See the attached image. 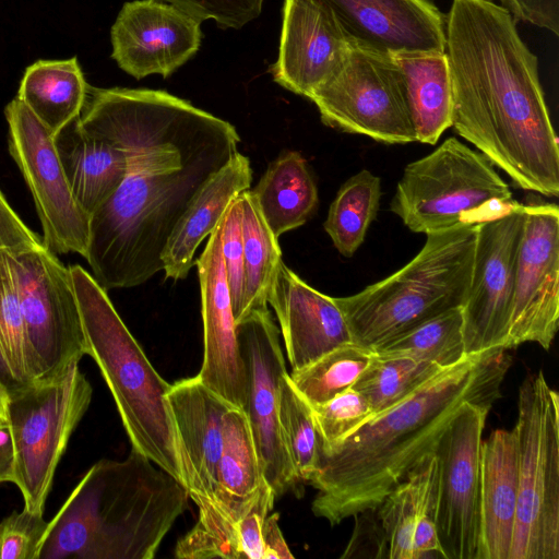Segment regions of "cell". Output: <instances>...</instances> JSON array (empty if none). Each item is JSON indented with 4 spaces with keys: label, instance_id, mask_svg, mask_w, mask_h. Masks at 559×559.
Segmentation results:
<instances>
[{
    "label": "cell",
    "instance_id": "1",
    "mask_svg": "<svg viewBox=\"0 0 559 559\" xmlns=\"http://www.w3.org/2000/svg\"><path fill=\"white\" fill-rule=\"evenodd\" d=\"M81 128L126 152L116 192L90 217L85 259L107 292L147 282L176 225L238 152L235 127L166 91L88 85Z\"/></svg>",
    "mask_w": 559,
    "mask_h": 559
},
{
    "label": "cell",
    "instance_id": "2",
    "mask_svg": "<svg viewBox=\"0 0 559 559\" xmlns=\"http://www.w3.org/2000/svg\"><path fill=\"white\" fill-rule=\"evenodd\" d=\"M493 0H453L445 16L452 123L523 190L559 194V143L536 56Z\"/></svg>",
    "mask_w": 559,
    "mask_h": 559
},
{
    "label": "cell",
    "instance_id": "3",
    "mask_svg": "<svg viewBox=\"0 0 559 559\" xmlns=\"http://www.w3.org/2000/svg\"><path fill=\"white\" fill-rule=\"evenodd\" d=\"M511 362L503 347L466 354L337 444L320 449L318 469L307 481L318 490L313 514L335 526L377 509L423 457L435 452L464 404L493 405Z\"/></svg>",
    "mask_w": 559,
    "mask_h": 559
},
{
    "label": "cell",
    "instance_id": "4",
    "mask_svg": "<svg viewBox=\"0 0 559 559\" xmlns=\"http://www.w3.org/2000/svg\"><path fill=\"white\" fill-rule=\"evenodd\" d=\"M187 488L131 450L82 476L50 522L39 559H153L189 508Z\"/></svg>",
    "mask_w": 559,
    "mask_h": 559
},
{
    "label": "cell",
    "instance_id": "5",
    "mask_svg": "<svg viewBox=\"0 0 559 559\" xmlns=\"http://www.w3.org/2000/svg\"><path fill=\"white\" fill-rule=\"evenodd\" d=\"M86 342L110 390L132 449L185 486L167 401L170 384L155 370L114 308L106 290L81 265L69 267Z\"/></svg>",
    "mask_w": 559,
    "mask_h": 559
},
{
    "label": "cell",
    "instance_id": "6",
    "mask_svg": "<svg viewBox=\"0 0 559 559\" xmlns=\"http://www.w3.org/2000/svg\"><path fill=\"white\" fill-rule=\"evenodd\" d=\"M477 224L426 235L402 269L359 293L335 298L353 343L372 350L440 313L464 305L473 270Z\"/></svg>",
    "mask_w": 559,
    "mask_h": 559
},
{
    "label": "cell",
    "instance_id": "7",
    "mask_svg": "<svg viewBox=\"0 0 559 559\" xmlns=\"http://www.w3.org/2000/svg\"><path fill=\"white\" fill-rule=\"evenodd\" d=\"M514 202L492 163L451 136L404 168L390 210L408 229L427 235L493 218Z\"/></svg>",
    "mask_w": 559,
    "mask_h": 559
},
{
    "label": "cell",
    "instance_id": "8",
    "mask_svg": "<svg viewBox=\"0 0 559 559\" xmlns=\"http://www.w3.org/2000/svg\"><path fill=\"white\" fill-rule=\"evenodd\" d=\"M518 506L509 559H559V395L538 370L519 388Z\"/></svg>",
    "mask_w": 559,
    "mask_h": 559
},
{
    "label": "cell",
    "instance_id": "9",
    "mask_svg": "<svg viewBox=\"0 0 559 559\" xmlns=\"http://www.w3.org/2000/svg\"><path fill=\"white\" fill-rule=\"evenodd\" d=\"M92 395L79 362L51 380L7 391L5 415L15 445L14 484L28 511L44 513L57 466Z\"/></svg>",
    "mask_w": 559,
    "mask_h": 559
},
{
    "label": "cell",
    "instance_id": "10",
    "mask_svg": "<svg viewBox=\"0 0 559 559\" xmlns=\"http://www.w3.org/2000/svg\"><path fill=\"white\" fill-rule=\"evenodd\" d=\"M19 294L35 381L63 373L86 355L70 269L44 246L7 253Z\"/></svg>",
    "mask_w": 559,
    "mask_h": 559
},
{
    "label": "cell",
    "instance_id": "11",
    "mask_svg": "<svg viewBox=\"0 0 559 559\" xmlns=\"http://www.w3.org/2000/svg\"><path fill=\"white\" fill-rule=\"evenodd\" d=\"M309 99L330 128L388 144L417 141L393 56L352 47Z\"/></svg>",
    "mask_w": 559,
    "mask_h": 559
},
{
    "label": "cell",
    "instance_id": "12",
    "mask_svg": "<svg viewBox=\"0 0 559 559\" xmlns=\"http://www.w3.org/2000/svg\"><path fill=\"white\" fill-rule=\"evenodd\" d=\"M4 116L9 152L32 193L45 247L55 254L85 257L90 215L73 198L52 135L17 97L7 105Z\"/></svg>",
    "mask_w": 559,
    "mask_h": 559
},
{
    "label": "cell",
    "instance_id": "13",
    "mask_svg": "<svg viewBox=\"0 0 559 559\" xmlns=\"http://www.w3.org/2000/svg\"><path fill=\"white\" fill-rule=\"evenodd\" d=\"M524 222L525 205L515 201L502 214L477 224L471 283L461 308L465 354L507 349Z\"/></svg>",
    "mask_w": 559,
    "mask_h": 559
},
{
    "label": "cell",
    "instance_id": "14",
    "mask_svg": "<svg viewBox=\"0 0 559 559\" xmlns=\"http://www.w3.org/2000/svg\"><path fill=\"white\" fill-rule=\"evenodd\" d=\"M247 376V415L261 469L275 498L295 490L297 478L287 454L280 421L281 379L287 372L280 332L267 307L255 309L236 324Z\"/></svg>",
    "mask_w": 559,
    "mask_h": 559
},
{
    "label": "cell",
    "instance_id": "15",
    "mask_svg": "<svg viewBox=\"0 0 559 559\" xmlns=\"http://www.w3.org/2000/svg\"><path fill=\"white\" fill-rule=\"evenodd\" d=\"M491 407L464 404L435 450L439 461L437 534L444 559H476L480 448Z\"/></svg>",
    "mask_w": 559,
    "mask_h": 559
},
{
    "label": "cell",
    "instance_id": "16",
    "mask_svg": "<svg viewBox=\"0 0 559 559\" xmlns=\"http://www.w3.org/2000/svg\"><path fill=\"white\" fill-rule=\"evenodd\" d=\"M559 324V209L525 204L507 349L534 342L548 350Z\"/></svg>",
    "mask_w": 559,
    "mask_h": 559
},
{
    "label": "cell",
    "instance_id": "17",
    "mask_svg": "<svg viewBox=\"0 0 559 559\" xmlns=\"http://www.w3.org/2000/svg\"><path fill=\"white\" fill-rule=\"evenodd\" d=\"M201 23L158 0L124 2L110 28L111 58L136 80L167 79L199 51Z\"/></svg>",
    "mask_w": 559,
    "mask_h": 559
},
{
    "label": "cell",
    "instance_id": "18",
    "mask_svg": "<svg viewBox=\"0 0 559 559\" xmlns=\"http://www.w3.org/2000/svg\"><path fill=\"white\" fill-rule=\"evenodd\" d=\"M354 48L394 56L445 51V16L430 0H312Z\"/></svg>",
    "mask_w": 559,
    "mask_h": 559
},
{
    "label": "cell",
    "instance_id": "19",
    "mask_svg": "<svg viewBox=\"0 0 559 559\" xmlns=\"http://www.w3.org/2000/svg\"><path fill=\"white\" fill-rule=\"evenodd\" d=\"M194 264L199 272L203 321V361L197 376L230 405L245 409L247 376L222 253V218Z\"/></svg>",
    "mask_w": 559,
    "mask_h": 559
},
{
    "label": "cell",
    "instance_id": "20",
    "mask_svg": "<svg viewBox=\"0 0 559 559\" xmlns=\"http://www.w3.org/2000/svg\"><path fill=\"white\" fill-rule=\"evenodd\" d=\"M352 46L332 17L312 0H284L275 83L309 98L341 66Z\"/></svg>",
    "mask_w": 559,
    "mask_h": 559
},
{
    "label": "cell",
    "instance_id": "21",
    "mask_svg": "<svg viewBox=\"0 0 559 559\" xmlns=\"http://www.w3.org/2000/svg\"><path fill=\"white\" fill-rule=\"evenodd\" d=\"M266 301L275 311L293 371L353 343L335 298L308 285L284 261L276 270Z\"/></svg>",
    "mask_w": 559,
    "mask_h": 559
},
{
    "label": "cell",
    "instance_id": "22",
    "mask_svg": "<svg viewBox=\"0 0 559 559\" xmlns=\"http://www.w3.org/2000/svg\"><path fill=\"white\" fill-rule=\"evenodd\" d=\"M190 499L198 503L214 496L223 448L224 417L231 407L198 376L170 384L167 393Z\"/></svg>",
    "mask_w": 559,
    "mask_h": 559
},
{
    "label": "cell",
    "instance_id": "23",
    "mask_svg": "<svg viewBox=\"0 0 559 559\" xmlns=\"http://www.w3.org/2000/svg\"><path fill=\"white\" fill-rule=\"evenodd\" d=\"M276 498L264 480L250 497L222 502L214 498L195 503L199 518L177 543L180 559H263L264 520Z\"/></svg>",
    "mask_w": 559,
    "mask_h": 559
},
{
    "label": "cell",
    "instance_id": "24",
    "mask_svg": "<svg viewBox=\"0 0 559 559\" xmlns=\"http://www.w3.org/2000/svg\"><path fill=\"white\" fill-rule=\"evenodd\" d=\"M438 500L439 461L433 452L377 508L388 539V559H444L437 534Z\"/></svg>",
    "mask_w": 559,
    "mask_h": 559
},
{
    "label": "cell",
    "instance_id": "25",
    "mask_svg": "<svg viewBox=\"0 0 559 559\" xmlns=\"http://www.w3.org/2000/svg\"><path fill=\"white\" fill-rule=\"evenodd\" d=\"M518 449L512 430L481 441L476 559H509L518 506Z\"/></svg>",
    "mask_w": 559,
    "mask_h": 559
},
{
    "label": "cell",
    "instance_id": "26",
    "mask_svg": "<svg viewBox=\"0 0 559 559\" xmlns=\"http://www.w3.org/2000/svg\"><path fill=\"white\" fill-rule=\"evenodd\" d=\"M251 180L250 160L240 152L209 179L168 239L162 255L166 277L181 280L188 275L198 247L217 226L231 201L250 188Z\"/></svg>",
    "mask_w": 559,
    "mask_h": 559
},
{
    "label": "cell",
    "instance_id": "27",
    "mask_svg": "<svg viewBox=\"0 0 559 559\" xmlns=\"http://www.w3.org/2000/svg\"><path fill=\"white\" fill-rule=\"evenodd\" d=\"M79 117L64 126L53 142L73 198L91 217L121 185L128 160L122 148L86 133Z\"/></svg>",
    "mask_w": 559,
    "mask_h": 559
},
{
    "label": "cell",
    "instance_id": "28",
    "mask_svg": "<svg viewBox=\"0 0 559 559\" xmlns=\"http://www.w3.org/2000/svg\"><path fill=\"white\" fill-rule=\"evenodd\" d=\"M393 57L402 72L416 140L436 144L452 123V87L447 53L412 51Z\"/></svg>",
    "mask_w": 559,
    "mask_h": 559
},
{
    "label": "cell",
    "instance_id": "29",
    "mask_svg": "<svg viewBox=\"0 0 559 559\" xmlns=\"http://www.w3.org/2000/svg\"><path fill=\"white\" fill-rule=\"evenodd\" d=\"M272 233L281 235L304 225L318 206V189L306 159L283 152L251 190Z\"/></svg>",
    "mask_w": 559,
    "mask_h": 559
},
{
    "label": "cell",
    "instance_id": "30",
    "mask_svg": "<svg viewBox=\"0 0 559 559\" xmlns=\"http://www.w3.org/2000/svg\"><path fill=\"white\" fill-rule=\"evenodd\" d=\"M87 86L76 57L38 60L26 68L16 97L53 138L81 115Z\"/></svg>",
    "mask_w": 559,
    "mask_h": 559
},
{
    "label": "cell",
    "instance_id": "31",
    "mask_svg": "<svg viewBox=\"0 0 559 559\" xmlns=\"http://www.w3.org/2000/svg\"><path fill=\"white\" fill-rule=\"evenodd\" d=\"M243 246L245 287L236 324L255 309L267 307L266 296L282 260L277 237L262 216L249 189L239 195Z\"/></svg>",
    "mask_w": 559,
    "mask_h": 559
},
{
    "label": "cell",
    "instance_id": "32",
    "mask_svg": "<svg viewBox=\"0 0 559 559\" xmlns=\"http://www.w3.org/2000/svg\"><path fill=\"white\" fill-rule=\"evenodd\" d=\"M380 198L381 180L367 169L352 176L338 189L323 226L344 257H352L364 242L377 216Z\"/></svg>",
    "mask_w": 559,
    "mask_h": 559
},
{
    "label": "cell",
    "instance_id": "33",
    "mask_svg": "<svg viewBox=\"0 0 559 559\" xmlns=\"http://www.w3.org/2000/svg\"><path fill=\"white\" fill-rule=\"evenodd\" d=\"M264 480L247 415L243 409L231 407L224 417L223 448L212 498L222 502L242 500Z\"/></svg>",
    "mask_w": 559,
    "mask_h": 559
},
{
    "label": "cell",
    "instance_id": "34",
    "mask_svg": "<svg viewBox=\"0 0 559 559\" xmlns=\"http://www.w3.org/2000/svg\"><path fill=\"white\" fill-rule=\"evenodd\" d=\"M381 356H404L433 362L442 368L466 354L461 308L440 313L374 347Z\"/></svg>",
    "mask_w": 559,
    "mask_h": 559
},
{
    "label": "cell",
    "instance_id": "35",
    "mask_svg": "<svg viewBox=\"0 0 559 559\" xmlns=\"http://www.w3.org/2000/svg\"><path fill=\"white\" fill-rule=\"evenodd\" d=\"M442 369L430 361L373 353L353 389L367 400L376 415L406 399Z\"/></svg>",
    "mask_w": 559,
    "mask_h": 559
},
{
    "label": "cell",
    "instance_id": "36",
    "mask_svg": "<svg viewBox=\"0 0 559 559\" xmlns=\"http://www.w3.org/2000/svg\"><path fill=\"white\" fill-rule=\"evenodd\" d=\"M372 355L368 348L346 344L292 371L288 377L298 394L313 407L353 388Z\"/></svg>",
    "mask_w": 559,
    "mask_h": 559
},
{
    "label": "cell",
    "instance_id": "37",
    "mask_svg": "<svg viewBox=\"0 0 559 559\" xmlns=\"http://www.w3.org/2000/svg\"><path fill=\"white\" fill-rule=\"evenodd\" d=\"M278 421L294 472L300 483H307L319 466L320 438L312 409L294 389L287 372L280 384Z\"/></svg>",
    "mask_w": 559,
    "mask_h": 559
},
{
    "label": "cell",
    "instance_id": "38",
    "mask_svg": "<svg viewBox=\"0 0 559 559\" xmlns=\"http://www.w3.org/2000/svg\"><path fill=\"white\" fill-rule=\"evenodd\" d=\"M0 347L19 384L35 382L20 298L5 252H0Z\"/></svg>",
    "mask_w": 559,
    "mask_h": 559
},
{
    "label": "cell",
    "instance_id": "39",
    "mask_svg": "<svg viewBox=\"0 0 559 559\" xmlns=\"http://www.w3.org/2000/svg\"><path fill=\"white\" fill-rule=\"evenodd\" d=\"M311 409L320 449L337 444L373 415L367 400L353 388Z\"/></svg>",
    "mask_w": 559,
    "mask_h": 559
},
{
    "label": "cell",
    "instance_id": "40",
    "mask_svg": "<svg viewBox=\"0 0 559 559\" xmlns=\"http://www.w3.org/2000/svg\"><path fill=\"white\" fill-rule=\"evenodd\" d=\"M23 508L0 522V559H39L48 522Z\"/></svg>",
    "mask_w": 559,
    "mask_h": 559
},
{
    "label": "cell",
    "instance_id": "41",
    "mask_svg": "<svg viewBox=\"0 0 559 559\" xmlns=\"http://www.w3.org/2000/svg\"><path fill=\"white\" fill-rule=\"evenodd\" d=\"M222 253L236 322L245 287L241 211L238 197L231 201L222 217Z\"/></svg>",
    "mask_w": 559,
    "mask_h": 559
},
{
    "label": "cell",
    "instance_id": "42",
    "mask_svg": "<svg viewBox=\"0 0 559 559\" xmlns=\"http://www.w3.org/2000/svg\"><path fill=\"white\" fill-rule=\"evenodd\" d=\"M173 4L200 22L212 20L219 28L240 29L260 16L264 0H158Z\"/></svg>",
    "mask_w": 559,
    "mask_h": 559
},
{
    "label": "cell",
    "instance_id": "43",
    "mask_svg": "<svg viewBox=\"0 0 559 559\" xmlns=\"http://www.w3.org/2000/svg\"><path fill=\"white\" fill-rule=\"evenodd\" d=\"M352 537L341 558H388V539L377 509L354 515Z\"/></svg>",
    "mask_w": 559,
    "mask_h": 559
},
{
    "label": "cell",
    "instance_id": "44",
    "mask_svg": "<svg viewBox=\"0 0 559 559\" xmlns=\"http://www.w3.org/2000/svg\"><path fill=\"white\" fill-rule=\"evenodd\" d=\"M41 246L43 238L22 222L0 190V252L16 254Z\"/></svg>",
    "mask_w": 559,
    "mask_h": 559
},
{
    "label": "cell",
    "instance_id": "45",
    "mask_svg": "<svg viewBox=\"0 0 559 559\" xmlns=\"http://www.w3.org/2000/svg\"><path fill=\"white\" fill-rule=\"evenodd\" d=\"M515 21H526L559 34V0H499Z\"/></svg>",
    "mask_w": 559,
    "mask_h": 559
},
{
    "label": "cell",
    "instance_id": "46",
    "mask_svg": "<svg viewBox=\"0 0 559 559\" xmlns=\"http://www.w3.org/2000/svg\"><path fill=\"white\" fill-rule=\"evenodd\" d=\"M262 540L264 548L263 559H286L294 558L290 552L283 533L278 525V514H271L265 518L262 531Z\"/></svg>",
    "mask_w": 559,
    "mask_h": 559
},
{
    "label": "cell",
    "instance_id": "47",
    "mask_svg": "<svg viewBox=\"0 0 559 559\" xmlns=\"http://www.w3.org/2000/svg\"><path fill=\"white\" fill-rule=\"evenodd\" d=\"M15 480V445L9 420L0 416V484Z\"/></svg>",
    "mask_w": 559,
    "mask_h": 559
},
{
    "label": "cell",
    "instance_id": "48",
    "mask_svg": "<svg viewBox=\"0 0 559 559\" xmlns=\"http://www.w3.org/2000/svg\"><path fill=\"white\" fill-rule=\"evenodd\" d=\"M0 385L2 388H4L7 391H9L17 385H22V384H19V382L13 377V374L9 368V365L5 360V357L1 350V347H0Z\"/></svg>",
    "mask_w": 559,
    "mask_h": 559
},
{
    "label": "cell",
    "instance_id": "49",
    "mask_svg": "<svg viewBox=\"0 0 559 559\" xmlns=\"http://www.w3.org/2000/svg\"><path fill=\"white\" fill-rule=\"evenodd\" d=\"M7 390L0 385V416H5Z\"/></svg>",
    "mask_w": 559,
    "mask_h": 559
}]
</instances>
